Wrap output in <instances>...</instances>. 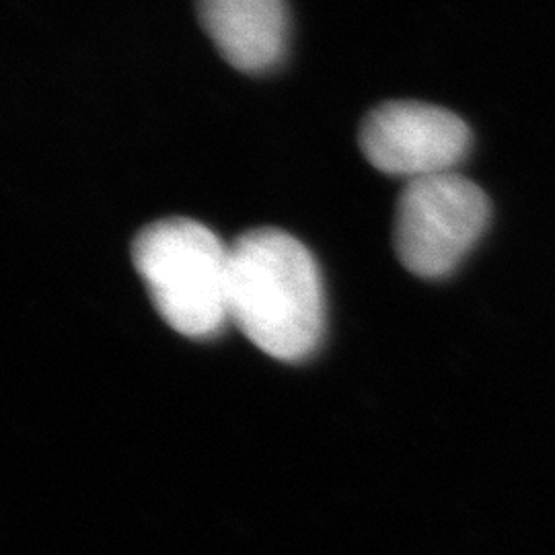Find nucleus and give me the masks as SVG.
I'll return each instance as SVG.
<instances>
[{"instance_id": "obj_1", "label": "nucleus", "mask_w": 555, "mask_h": 555, "mask_svg": "<svg viewBox=\"0 0 555 555\" xmlns=\"http://www.w3.org/2000/svg\"><path fill=\"white\" fill-rule=\"evenodd\" d=\"M229 319L263 354L300 362L325 334L318 261L286 231L251 229L231 245Z\"/></svg>"}, {"instance_id": "obj_2", "label": "nucleus", "mask_w": 555, "mask_h": 555, "mask_svg": "<svg viewBox=\"0 0 555 555\" xmlns=\"http://www.w3.org/2000/svg\"><path fill=\"white\" fill-rule=\"evenodd\" d=\"M132 261L173 332L208 339L231 321V247L206 224L185 217L151 222L132 243Z\"/></svg>"}, {"instance_id": "obj_3", "label": "nucleus", "mask_w": 555, "mask_h": 555, "mask_svg": "<svg viewBox=\"0 0 555 555\" xmlns=\"http://www.w3.org/2000/svg\"><path fill=\"white\" fill-rule=\"evenodd\" d=\"M490 217L486 192L456 171L408 181L397 199V258L414 276H449L472 254Z\"/></svg>"}, {"instance_id": "obj_4", "label": "nucleus", "mask_w": 555, "mask_h": 555, "mask_svg": "<svg viewBox=\"0 0 555 555\" xmlns=\"http://www.w3.org/2000/svg\"><path fill=\"white\" fill-rule=\"evenodd\" d=\"M358 140L380 173L414 181L455 171L472 149V130L433 103L387 101L364 118Z\"/></svg>"}, {"instance_id": "obj_5", "label": "nucleus", "mask_w": 555, "mask_h": 555, "mask_svg": "<svg viewBox=\"0 0 555 555\" xmlns=\"http://www.w3.org/2000/svg\"><path fill=\"white\" fill-rule=\"evenodd\" d=\"M196 11L220 56L241 73H266L284 56V0H196Z\"/></svg>"}]
</instances>
